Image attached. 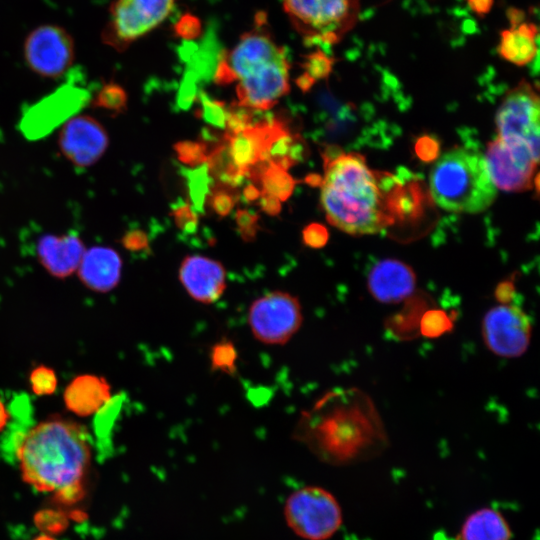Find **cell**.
Here are the masks:
<instances>
[{
    "label": "cell",
    "instance_id": "obj_24",
    "mask_svg": "<svg viewBox=\"0 0 540 540\" xmlns=\"http://www.w3.org/2000/svg\"><path fill=\"white\" fill-rule=\"evenodd\" d=\"M128 96L125 89L115 82L102 84L100 89L92 94L90 103L93 108L101 109L117 115L127 108Z\"/></svg>",
    "mask_w": 540,
    "mask_h": 540
},
{
    "label": "cell",
    "instance_id": "obj_19",
    "mask_svg": "<svg viewBox=\"0 0 540 540\" xmlns=\"http://www.w3.org/2000/svg\"><path fill=\"white\" fill-rule=\"evenodd\" d=\"M122 260L114 249L94 246L84 252L78 276L82 283L95 292H108L121 278Z\"/></svg>",
    "mask_w": 540,
    "mask_h": 540
},
{
    "label": "cell",
    "instance_id": "obj_2",
    "mask_svg": "<svg viewBox=\"0 0 540 540\" xmlns=\"http://www.w3.org/2000/svg\"><path fill=\"white\" fill-rule=\"evenodd\" d=\"M24 482L35 490L72 504L84 495L91 459V439L78 422L50 417L30 428L15 449Z\"/></svg>",
    "mask_w": 540,
    "mask_h": 540
},
{
    "label": "cell",
    "instance_id": "obj_40",
    "mask_svg": "<svg viewBox=\"0 0 540 540\" xmlns=\"http://www.w3.org/2000/svg\"><path fill=\"white\" fill-rule=\"evenodd\" d=\"M470 9L479 16L490 12L494 0H466Z\"/></svg>",
    "mask_w": 540,
    "mask_h": 540
},
{
    "label": "cell",
    "instance_id": "obj_5",
    "mask_svg": "<svg viewBox=\"0 0 540 540\" xmlns=\"http://www.w3.org/2000/svg\"><path fill=\"white\" fill-rule=\"evenodd\" d=\"M429 192L440 208L468 214L485 211L497 196L483 154L460 146L437 158L429 175Z\"/></svg>",
    "mask_w": 540,
    "mask_h": 540
},
{
    "label": "cell",
    "instance_id": "obj_35",
    "mask_svg": "<svg viewBox=\"0 0 540 540\" xmlns=\"http://www.w3.org/2000/svg\"><path fill=\"white\" fill-rule=\"evenodd\" d=\"M329 239L327 228L320 223H310L302 231L303 243L313 249L324 247Z\"/></svg>",
    "mask_w": 540,
    "mask_h": 540
},
{
    "label": "cell",
    "instance_id": "obj_45",
    "mask_svg": "<svg viewBox=\"0 0 540 540\" xmlns=\"http://www.w3.org/2000/svg\"><path fill=\"white\" fill-rule=\"evenodd\" d=\"M33 540H56V539L48 534H42V535L37 536Z\"/></svg>",
    "mask_w": 540,
    "mask_h": 540
},
{
    "label": "cell",
    "instance_id": "obj_37",
    "mask_svg": "<svg viewBox=\"0 0 540 540\" xmlns=\"http://www.w3.org/2000/svg\"><path fill=\"white\" fill-rule=\"evenodd\" d=\"M206 170L207 168L202 165L197 169L196 172L193 173V176L190 177L191 195L193 198V202L195 203V209L197 208L199 210L202 209L203 199L208 189Z\"/></svg>",
    "mask_w": 540,
    "mask_h": 540
},
{
    "label": "cell",
    "instance_id": "obj_36",
    "mask_svg": "<svg viewBox=\"0 0 540 540\" xmlns=\"http://www.w3.org/2000/svg\"><path fill=\"white\" fill-rule=\"evenodd\" d=\"M121 243L126 250L132 253L147 252L149 250L148 234L139 228L126 231Z\"/></svg>",
    "mask_w": 540,
    "mask_h": 540
},
{
    "label": "cell",
    "instance_id": "obj_1",
    "mask_svg": "<svg viewBox=\"0 0 540 540\" xmlns=\"http://www.w3.org/2000/svg\"><path fill=\"white\" fill-rule=\"evenodd\" d=\"M295 436L318 458L333 465L369 460L388 444L376 406L358 388L325 393L302 414Z\"/></svg>",
    "mask_w": 540,
    "mask_h": 540
},
{
    "label": "cell",
    "instance_id": "obj_3",
    "mask_svg": "<svg viewBox=\"0 0 540 540\" xmlns=\"http://www.w3.org/2000/svg\"><path fill=\"white\" fill-rule=\"evenodd\" d=\"M323 158L320 202L332 226L359 236L377 234L395 223L380 172L370 169L364 156L327 148Z\"/></svg>",
    "mask_w": 540,
    "mask_h": 540
},
{
    "label": "cell",
    "instance_id": "obj_14",
    "mask_svg": "<svg viewBox=\"0 0 540 540\" xmlns=\"http://www.w3.org/2000/svg\"><path fill=\"white\" fill-rule=\"evenodd\" d=\"M25 60L35 73L48 78L62 76L74 59V42L61 27L44 25L33 30L24 44Z\"/></svg>",
    "mask_w": 540,
    "mask_h": 540
},
{
    "label": "cell",
    "instance_id": "obj_42",
    "mask_svg": "<svg viewBox=\"0 0 540 540\" xmlns=\"http://www.w3.org/2000/svg\"><path fill=\"white\" fill-rule=\"evenodd\" d=\"M261 190L253 184H248L243 189V196L247 202H252L259 199Z\"/></svg>",
    "mask_w": 540,
    "mask_h": 540
},
{
    "label": "cell",
    "instance_id": "obj_7",
    "mask_svg": "<svg viewBox=\"0 0 540 540\" xmlns=\"http://www.w3.org/2000/svg\"><path fill=\"white\" fill-rule=\"evenodd\" d=\"M91 97L78 71L70 72L61 86L23 111L19 130L27 140H40L77 115Z\"/></svg>",
    "mask_w": 540,
    "mask_h": 540
},
{
    "label": "cell",
    "instance_id": "obj_29",
    "mask_svg": "<svg viewBox=\"0 0 540 540\" xmlns=\"http://www.w3.org/2000/svg\"><path fill=\"white\" fill-rule=\"evenodd\" d=\"M333 62V59L328 57L323 50L317 49L306 56L303 67L306 70L305 73L317 81L330 75Z\"/></svg>",
    "mask_w": 540,
    "mask_h": 540
},
{
    "label": "cell",
    "instance_id": "obj_21",
    "mask_svg": "<svg viewBox=\"0 0 540 540\" xmlns=\"http://www.w3.org/2000/svg\"><path fill=\"white\" fill-rule=\"evenodd\" d=\"M537 35L538 29L534 23H512L510 28L501 32L499 55L517 66L529 64L538 52Z\"/></svg>",
    "mask_w": 540,
    "mask_h": 540
},
{
    "label": "cell",
    "instance_id": "obj_23",
    "mask_svg": "<svg viewBox=\"0 0 540 540\" xmlns=\"http://www.w3.org/2000/svg\"><path fill=\"white\" fill-rule=\"evenodd\" d=\"M255 168L257 170H253L250 176L260 171L255 175V178L260 179L261 191L276 197L280 201H285L292 195L296 181L287 170L268 162L261 167Z\"/></svg>",
    "mask_w": 540,
    "mask_h": 540
},
{
    "label": "cell",
    "instance_id": "obj_33",
    "mask_svg": "<svg viewBox=\"0 0 540 540\" xmlns=\"http://www.w3.org/2000/svg\"><path fill=\"white\" fill-rule=\"evenodd\" d=\"M235 220L243 240L246 242L253 241L259 229V216L247 209H238L235 214Z\"/></svg>",
    "mask_w": 540,
    "mask_h": 540
},
{
    "label": "cell",
    "instance_id": "obj_8",
    "mask_svg": "<svg viewBox=\"0 0 540 540\" xmlns=\"http://www.w3.org/2000/svg\"><path fill=\"white\" fill-rule=\"evenodd\" d=\"M290 529L305 540H327L341 527L342 512L336 498L317 486L292 492L284 505Z\"/></svg>",
    "mask_w": 540,
    "mask_h": 540
},
{
    "label": "cell",
    "instance_id": "obj_6",
    "mask_svg": "<svg viewBox=\"0 0 540 540\" xmlns=\"http://www.w3.org/2000/svg\"><path fill=\"white\" fill-rule=\"evenodd\" d=\"M292 27L310 45L337 44L356 24L360 0H282Z\"/></svg>",
    "mask_w": 540,
    "mask_h": 540
},
{
    "label": "cell",
    "instance_id": "obj_30",
    "mask_svg": "<svg viewBox=\"0 0 540 540\" xmlns=\"http://www.w3.org/2000/svg\"><path fill=\"white\" fill-rule=\"evenodd\" d=\"M203 119L217 127H225L227 107L219 100L211 99L206 93L200 94Z\"/></svg>",
    "mask_w": 540,
    "mask_h": 540
},
{
    "label": "cell",
    "instance_id": "obj_18",
    "mask_svg": "<svg viewBox=\"0 0 540 540\" xmlns=\"http://www.w3.org/2000/svg\"><path fill=\"white\" fill-rule=\"evenodd\" d=\"M85 251L83 241L74 233L43 235L36 247L39 262L57 278H66L77 271Z\"/></svg>",
    "mask_w": 540,
    "mask_h": 540
},
{
    "label": "cell",
    "instance_id": "obj_44",
    "mask_svg": "<svg viewBox=\"0 0 540 540\" xmlns=\"http://www.w3.org/2000/svg\"><path fill=\"white\" fill-rule=\"evenodd\" d=\"M304 181L312 187H320L322 183V177L318 174L311 173L305 177Z\"/></svg>",
    "mask_w": 540,
    "mask_h": 540
},
{
    "label": "cell",
    "instance_id": "obj_12",
    "mask_svg": "<svg viewBox=\"0 0 540 540\" xmlns=\"http://www.w3.org/2000/svg\"><path fill=\"white\" fill-rule=\"evenodd\" d=\"M481 331L484 343L492 353L514 358L527 350L532 326L530 318L520 307L505 303L486 312Z\"/></svg>",
    "mask_w": 540,
    "mask_h": 540
},
{
    "label": "cell",
    "instance_id": "obj_22",
    "mask_svg": "<svg viewBox=\"0 0 540 540\" xmlns=\"http://www.w3.org/2000/svg\"><path fill=\"white\" fill-rule=\"evenodd\" d=\"M510 537L507 521L492 508H482L472 513L460 531V540H510Z\"/></svg>",
    "mask_w": 540,
    "mask_h": 540
},
{
    "label": "cell",
    "instance_id": "obj_28",
    "mask_svg": "<svg viewBox=\"0 0 540 540\" xmlns=\"http://www.w3.org/2000/svg\"><path fill=\"white\" fill-rule=\"evenodd\" d=\"M174 150L180 162L192 167L204 165L209 156L204 142L180 141L174 145Z\"/></svg>",
    "mask_w": 540,
    "mask_h": 540
},
{
    "label": "cell",
    "instance_id": "obj_11",
    "mask_svg": "<svg viewBox=\"0 0 540 540\" xmlns=\"http://www.w3.org/2000/svg\"><path fill=\"white\" fill-rule=\"evenodd\" d=\"M176 0H114L103 40L119 51L158 27L171 14Z\"/></svg>",
    "mask_w": 540,
    "mask_h": 540
},
{
    "label": "cell",
    "instance_id": "obj_4",
    "mask_svg": "<svg viewBox=\"0 0 540 540\" xmlns=\"http://www.w3.org/2000/svg\"><path fill=\"white\" fill-rule=\"evenodd\" d=\"M289 62L260 15L255 25L224 52L214 81L219 85L237 82V104L250 110H267L289 92Z\"/></svg>",
    "mask_w": 540,
    "mask_h": 540
},
{
    "label": "cell",
    "instance_id": "obj_9",
    "mask_svg": "<svg viewBox=\"0 0 540 540\" xmlns=\"http://www.w3.org/2000/svg\"><path fill=\"white\" fill-rule=\"evenodd\" d=\"M497 138L525 148L539 158L540 99L533 86L521 80L508 91L495 117Z\"/></svg>",
    "mask_w": 540,
    "mask_h": 540
},
{
    "label": "cell",
    "instance_id": "obj_26",
    "mask_svg": "<svg viewBox=\"0 0 540 540\" xmlns=\"http://www.w3.org/2000/svg\"><path fill=\"white\" fill-rule=\"evenodd\" d=\"M451 328V317L441 309H429L420 318L419 329L425 337H439L445 332L450 331Z\"/></svg>",
    "mask_w": 540,
    "mask_h": 540
},
{
    "label": "cell",
    "instance_id": "obj_32",
    "mask_svg": "<svg viewBox=\"0 0 540 540\" xmlns=\"http://www.w3.org/2000/svg\"><path fill=\"white\" fill-rule=\"evenodd\" d=\"M220 185L221 187L219 186L213 189L209 202L212 210L216 214L226 216L232 211L236 203V196L231 190L232 188H228L230 186L223 184Z\"/></svg>",
    "mask_w": 540,
    "mask_h": 540
},
{
    "label": "cell",
    "instance_id": "obj_41",
    "mask_svg": "<svg viewBox=\"0 0 540 540\" xmlns=\"http://www.w3.org/2000/svg\"><path fill=\"white\" fill-rule=\"evenodd\" d=\"M295 82L302 92H308L316 81L311 78L307 73H304L299 76Z\"/></svg>",
    "mask_w": 540,
    "mask_h": 540
},
{
    "label": "cell",
    "instance_id": "obj_31",
    "mask_svg": "<svg viewBox=\"0 0 540 540\" xmlns=\"http://www.w3.org/2000/svg\"><path fill=\"white\" fill-rule=\"evenodd\" d=\"M252 110L233 104L227 108L225 127L227 134H235L252 125Z\"/></svg>",
    "mask_w": 540,
    "mask_h": 540
},
{
    "label": "cell",
    "instance_id": "obj_43",
    "mask_svg": "<svg viewBox=\"0 0 540 540\" xmlns=\"http://www.w3.org/2000/svg\"><path fill=\"white\" fill-rule=\"evenodd\" d=\"M11 418L12 414L0 398V432H2L7 427Z\"/></svg>",
    "mask_w": 540,
    "mask_h": 540
},
{
    "label": "cell",
    "instance_id": "obj_10",
    "mask_svg": "<svg viewBox=\"0 0 540 540\" xmlns=\"http://www.w3.org/2000/svg\"><path fill=\"white\" fill-rule=\"evenodd\" d=\"M252 335L267 345L286 344L303 322L299 299L289 292L274 290L255 299L247 315Z\"/></svg>",
    "mask_w": 540,
    "mask_h": 540
},
{
    "label": "cell",
    "instance_id": "obj_20",
    "mask_svg": "<svg viewBox=\"0 0 540 540\" xmlns=\"http://www.w3.org/2000/svg\"><path fill=\"white\" fill-rule=\"evenodd\" d=\"M111 398V387L107 380L93 374L75 377L63 394L66 408L80 417L98 412Z\"/></svg>",
    "mask_w": 540,
    "mask_h": 540
},
{
    "label": "cell",
    "instance_id": "obj_13",
    "mask_svg": "<svg viewBox=\"0 0 540 540\" xmlns=\"http://www.w3.org/2000/svg\"><path fill=\"white\" fill-rule=\"evenodd\" d=\"M490 178L496 188L524 192L538 183L539 158L529 150L505 144L496 138L487 144L484 155Z\"/></svg>",
    "mask_w": 540,
    "mask_h": 540
},
{
    "label": "cell",
    "instance_id": "obj_17",
    "mask_svg": "<svg viewBox=\"0 0 540 540\" xmlns=\"http://www.w3.org/2000/svg\"><path fill=\"white\" fill-rule=\"evenodd\" d=\"M367 288L372 297L379 302L399 303L414 293L416 274L401 260L383 259L370 269Z\"/></svg>",
    "mask_w": 540,
    "mask_h": 540
},
{
    "label": "cell",
    "instance_id": "obj_15",
    "mask_svg": "<svg viewBox=\"0 0 540 540\" xmlns=\"http://www.w3.org/2000/svg\"><path fill=\"white\" fill-rule=\"evenodd\" d=\"M109 138L102 124L90 115L77 114L59 132L61 153L74 166L87 168L105 153Z\"/></svg>",
    "mask_w": 540,
    "mask_h": 540
},
{
    "label": "cell",
    "instance_id": "obj_38",
    "mask_svg": "<svg viewBox=\"0 0 540 540\" xmlns=\"http://www.w3.org/2000/svg\"><path fill=\"white\" fill-rule=\"evenodd\" d=\"M439 151V142L431 136H422L415 143V153L423 162L429 163L437 159Z\"/></svg>",
    "mask_w": 540,
    "mask_h": 540
},
{
    "label": "cell",
    "instance_id": "obj_25",
    "mask_svg": "<svg viewBox=\"0 0 540 540\" xmlns=\"http://www.w3.org/2000/svg\"><path fill=\"white\" fill-rule=\"evenodd\" d=\"M237 358V350L228 339L218 341L210 351V364L213 371L235 374L237 371Z\"/></svg>",
    "mask_w": 540,
    "mask_h": 540
},
{
    "label": "cell",
    "instance_id": "obj_16",
    "mask_svg": "<svg viewBox=\"0 0 540 540\" xmlns=\"http://www.w3.org/2000/svg\"><path fill=\"white\" fill-rule=\"evenodd\" d=\"M178 277L188 295L202 304L218 301L227 287V273L222 263L202 255L186 256Z\"/></svg>",
    "mask_w": 540,
    "mask_h": 540
},
{
    "label": "cell",
    "instance_id": "obj_39",
    "mask_svg": "<svg viewBox=\"0 0 540 540\" xmlns=\"http://www.w3.org/2000/svg\"><path fill=\"white\" fill-rule=\"evenodd\" d=\"M260 207L265 213L275 216L281 211V201L276 197L261 191L260 194Z\"/></svg>",
    "mask_w": 540,
    "mask_h": 540
},
{
    "label": "cell",
    "instance_id": "obj_34",
    "mask_svg": "<svg viewBox=\"0 0 540 540\" xmlns=\"http://www.w3.org/2000/svg\"><path fill=\"white\" fill-rule=\"evenodd\" d=\"M172 216L178 229L186 234L195 233L198 227L197 213L190 207L189 204H181L176 207Z\"/></svg>",
    "mask_w": 540,
    "mask_h": 540
},
{
    "label": "cell",
    "instance_id": "obj_27",
    "mask_svg": "<svg viewBox=\"0 0 540 540\" xmlns=\"http://www.w3.org/2000/svg\"><path fill=\"white\" fill-rule=\"evenodd\" d=\"M32 392L37 396L52 395L57 389V376L55 371L46 366H36L29 375Z\"/></svg>",
    "mask_w": 540,
    "mask_h": 540
}]
</instances>
